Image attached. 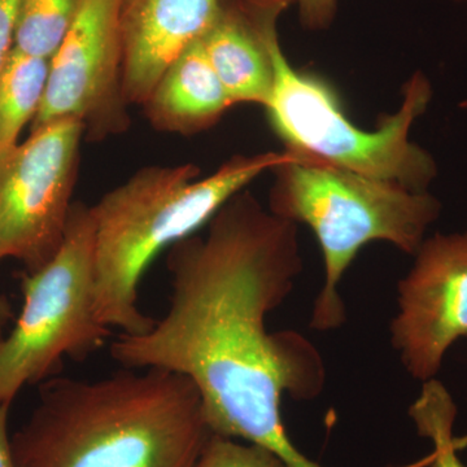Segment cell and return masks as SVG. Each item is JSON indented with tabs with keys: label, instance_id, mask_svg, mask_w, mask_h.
<instances>
[{
	"label": "cell",
	"instance_id": "cell-1",
	"mask_svg": "<svg viewBox=\"0 0 467 467\" xmlns=\"http://www.w3.org/2000/svg\"><path fill=\"white\" fill-rule=\"evenodd\" d=\"M207 227L169 248L167 315L147 333L119 334L110 356L192 380L213 434L265 447L291 467H324L295 447L281 410L285 395L317 398L324 361L303 335L266 328L303 272L297 223L243 190Z\"/></svg>",
	"mask_w": 467,
	"mask_h": 467
},
{
	"label": "cell",
	"instance_id": "cell-2",
	"mask_svg": "<svg viewBox=\"0 0 467 467\" xmlns=\"http://www.w3.org/2000/svg\"><path fill=\"white\" fill-rule=\"evenodd\" d=\"M55 377L11 435L16 467H195L211 427L192 380L162 368Z\"/></svg>",
	"mask_w": 467,
	"mask_h": 467
},
{
	"label": "cell",
	"instance_id": "cell-3",
	"mask_svg": "<svg viewBox=\"0 0 467 467\" xmlns=\"http://www.w3.org/2000/svg\"><path fill=\"white\" fill-rule=\"evenodd\" d=\"M292 160L299 159L287 150L234 156L204 178L193 164L152 165L101 196L91 207L100 321L121 334L147 333L155 319L138 306V291L152 261L207 226L261 174Z\"/></svg>",
	"mask_w": 467,
	"mask_h": 467
},
{
	"label": "cell",
	"instance_id": "cell-4",
	"mask_svg": "<svg viewBox=\"0 0 467 467\" xmlns=\"http://www.w3.org/2000/svg\"><path fill=\"white\" fill-rule=\"evenodd\" d=\"M273 171L269 211L309 226L324 256L325 284L310 318L316 330H333L346 321L337 285L364 245L387 242L414 254L441 216V202L429 192L346 169L292 160Z\"/></svg>",
	"mask_w": 467,
	"mask_h": 467
},
{
	"label": "cell",
	"instance_id": "cell-5",
	"mask_svg": "<svg viewBox=\"0 0 467 467\" xmlns=\"http://www.w3.org/2000/svg\"><path fill=\"white\" fill-rule=\"evenodd\" d=\"M270 50L273 86L265 109L285 150L308 164L346 169L411 192H429L438 177V165L409 138L411 126L431 101V82L425 73L414 72L402 86L400 109L384 117L376 130H364L347 117L324 78L288 63L278 36Z\"/></svg>",
	"mask_w": 467,
	"mask_h": 467
},
{
	"label": "cell",
	"instance_id": "cell-6",
	"mask_svg": "<svg viewBox=\"0 0 467 467\" xmlns=\"http://www.w3.org/2000/svg\"><path fill=\"white\" fill-rule=\"evenodd\" d=\"M21 294L20 315L0 342V405L8 407L24 387L50 379L61 359H84L110 337L97 310L91 207L73 204L60 248L23 275Z\"/></svg>",
	"mask_w": 467,
	"mask_h": 467
},
{
	"label": "cell",
	"instance_id": "cell-7",
	"mask_svg": "<svg viewBox=\"0 0 467 467\" xmlns=\"http://www.w3.org/2000/svg\"><path fill=\"white\" fill-rule=\"evenodd\" d=\"M85 128L58 119L0 153V261L36 272L54 257L72 212Z\"/></svg>",
	"mask_w": 467,
	"mask_h": 467
},
{
	"label": "cell",
	"instance_id": "cell-8",
	"mask_svg": "<svg viewBox=\"0 0 467 467\" xmlns=\"http://www.w3.org/2000/svg\"><path fill=\"white\" fill-rule=\"evenodd\" d=\"M122 0H82L75 24L50 60L47 88L32 131L73 119L90 140L125 133Z\"/></svg>",
	"mask_w": 467,
	"mask_h": 467
},
{
	"label": "cell",
	"instance_id": "cell-9",
	"mask_svg": "<svg viewBox=\"0 0 467 467\" xmlns=\"http://www.w3.org/2000/svg\"><path fill=\"white\" fill-rule=\"evenodd\" d=\"M414 257L399 282L391 342L408 373L427 382L448 349L467 337V230L425 238Z\"/></svg>",
	"mask_w": 467,
	"mask_h": 467
},
{
	"label": "cell",
	"instance_id": "cell-10",
	"mask_svg": "<svg viewBox=\"0 0 467 467\" xmlns=\"http://www.w3.org/2000/svg\"><path fill=\"white\" fill-rule=\"evenodd\" d=\"M221 0H122L124 92L143 106L165 69L207 32Z\"/></svg>",
	"mask_w": 467,
	"mask_h": 467
},
{
	"label": "cell",
	"instance_id": "cell-11",
	"mask_svg": "<svg viewBox=\"0 0 467 467\" xmlns=\"http://www.w3.org/2000/svg\"><path fill=\"white\" fill-rule=\"evenodd\" d=\"M292 0H221L202 36L205 54L234 104L265 109L273 86L272 46L276 21Z\"/></svg>",
	"mask_w": 467,
	"mask_h": 467
},
{
	"label": "cell",
	"instance_id": "cell-12",
	"mask_svg": "<svg viewBox=\"0 0 467 467\" xmlns=\"http://www.w3.org/2000/svg\"><path fill=\"white\" fill-rule=\"evenodd\" d=\"M233 106L235 104L214 72L202 38L171 61L143 104L153 128L182 135L207 130Z\"/></svg>",
	"mask_w": 467,
	"mask_h": 467
},
{
	"label": "cell",
	"instance_id": "cell-13",
	"mask_svg": "<svg viewBox=\"0 0 467 467\" xmlns=\"http://www.w3.org/2000/svg\"><path fill=\"white\" fill-rule=\"evenodd\" d=\"M50 60L12 50L0 73V153L16 146L33 122L47 88Z\"/></svg>",
	"mask_w": 467,
	"mask_h": 467
},
{
	"label": "cell",
	"instance_id": "cell-14",
	"mask_svg": "<svg viewBox=\"0 0 467 467\" xmlns=\"http://www.w3.org/2000/svg\"><path fill=\"white\" fill-rule=\"evenodd\" d=\"M82 0H21L14 50L51 60L75 24Z\"/></svg>",
	"mask_w": 467,
	"mask_h": 467
},
{
	"label": "cell",
	"instance_id": "cell-15",
	"mask_svg": "<svg viewBox=\"0 0 467 467\" xmlns=\"http://www.w3.org/2000/svg\"><path fill=\"white\" fill-rule=\"evenodd\" d=\"M411 420L418 434L431 441L434 451L430 456L431 467H467L457 454L453 425L457 408L451 393L439 380L423 382L422 391L411 405Z\"/></svg>",
	"mask_w": 467,
	"mask_h": 467
},
{
	"label": "cell",
	"instance_id": "cell-16",
	"mask_svg": "<svg viewBox=\"0 0 467 467\" xmlns=\"http://www.w3.org/2000/svg\"><path fill=\"white\" fill-rule=\"evenodd\" d=\"M195 467H291L278 454L254 442L212 434Z\"/></svg>",
	"mask_w": 467,
	"mask_h": 467
},
{
	"label": "cell",
	"instance_id": "cell-17",
	"mask_svg": "<svg viewBox=\"0 0 467 467\" xmlns=\"http://www.w3.org/2000/svg\"><path fill=\"white\" fill-rule=\"evenodd\" d=\"M299 12L301 26L312 32L333 26L337 11V0H292Z\"/></svg>",
	"mask_w": 467,
	"mask_h": 467
},
{
	"label": "cell",
	"instance_id": "cell-18",
	"mask_svg": "<svg viewBox=\"0 0 467 467\" xmlns=\"http://www.w3.org/2000/svg\"><path fill=\"white\" fill-rule=\"evenodd\" d=\"M21 0H0V73L14 50L15 27Z\"/></svg>",
	"mask_w": 467,
	"mask_h": 467
},
{
	"label": "cell",
	"instance_id": "cell-19",
	"mask_svg": "<svg viewBox=\"0 0 467 467\" xmlns=\"http://www.w3.org/2000/svg\"><path fill=\"white\" fill-rule=\"evenodd\" d=\"M8 405H0V467H16L8 432Z\"/></svg>",
	"mask_w": 467,
	"mask_h": 467
},
{
	"label": "cell",
	"instance_id": "cell-20",
	"mask_svg": "<svg viewBox=\"0 0 467 467\" xmlns=\"http://www.w3.org/2000/svg\"><path fill=\"white\" fill-rule=\"evenodd\" d=\"M12 319H14V309H12L9 301L3 295H0V342L7 334L5 328H7V325Z\"/></svg>",
	"mask_w": 467,
	"mask_h": 467
},
{
	"label": "cell",
	"instance_id": "cell-21",
	"mask_svg": "<svg viewBox=\"0 0 467 467\" xmlns=\"http://www.w3.org/2000/svg\"><path fill=\"white\" fill-rule=\"evenodd\" d=\"M454 2L467 3V0H454Z\"/></svg>",
	"mask_w": 467,
	"mask_h": 467
}]
</instances>
